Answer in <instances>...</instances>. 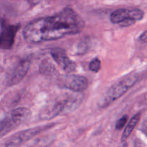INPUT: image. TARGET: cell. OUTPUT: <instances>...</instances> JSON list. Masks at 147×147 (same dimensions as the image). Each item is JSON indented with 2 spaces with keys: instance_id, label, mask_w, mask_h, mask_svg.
Listing matches in <instances>:
<instances>
[{
  "instance_id": "10",
  "label": "cell",
  "mask_w": 147,
  "mask_h": 147,
  "mask_svg": "<svg viewBox=\"0 0 147 147\" xmlns=\"http://www.w3.org/2000/svg\"><path fill=\"white\" fill-rule=\"evenodd\" d=\"M50 54L53 60L66 73H71L76 70L77 65L76 63L67 57L64 49L60 47L53 48L50 51Z\"/></svg>"
},
{
  "instance_id": "2",
  "label": "cell",
  "mask_w": 147,
  "mask_h": 147,
  "mask_svg": "<svg viewBox=\"0 0 147 147\" xmlns=\"http://www.w3.org/2000/svg\"><path fill=\"white\" fill-rule=\"evenodd\" d=\"M139 80V77L135 73H130L128 76H125L123 78L121 79L119 81L115 83L108 90L105 94L103 100H101L100 106L106 107L113 101L119 99L125 94L132 86Z\"/></svg>"
},
{
  "instance_id": "5",
  "label": "cell",
  "mask_w": 147,
  "mask_h": 147,
  "mask_svg": "<svg viewBox=\"0 0 147 147\" xmlns=\"http://www.w3.org/2000/svg\"><path fill=\"white\" fill-rule=\"evenodd\" d=\"M53 124H49L44 126H38V127L32 128V129H26L22 131L16 133L9 138L7 139L1 145V147H19L22 144L34 137L41 132L50 129Z\"/></svg>"
},
{
  "instance_id": "8",
  "label": "cell",
  "mask_w": 147,
  "mask_h": 147,
  "mask_svg": "<svg viewBox=\"0 0 147 147\" xmlns=\"http://www.w3.org/2000/svg\"><path fill=\"white\" fill-rule=\"evenodd\" d=\"M20 24H9L2 20L1 22L0 47L2 50H9L12 47L16 34L20 30Z\"/></svg>"
},
{
  "instance_id": "3",
  "label": "cell",
  "mask_w": 147,
  "mask_h": 147,
  "mask_svg": "<svg viewBox=\"0 0 147 147\" xmlns=\"http://www.w3.org/2000/svg\"><path fill=\"white\" fill-rule=\"evenodd\" d=\"M31 114L30 110L27 108H18L7 113L1 121L0 134L1 137L28 120Z\"/></svg>"
},
{
  "instance_id": "14",
  "label": "cell",
  "mask_w": 147,
  "mask_h": 147,
  "mask_svg": "<svg viewBox=\"0 0 147 147\" xmlns=\"http://www.w3.org/2000/svg\"><path fill=\"white\" fill-rule=\"evenodd\" d=\"M128 121V116H123V117L121 118L120 119L117 121L116 123V130H121L124 127L126 123H127Z\"/></svg>"
},
{
  "instance_id": "18",
  "label": "cell",
  "mask_w": 147,
  "mask_h": 147,
  "mask_svg": "<svg viewBox=\"0 0 147 147\" xmlns=\"http://www.w3.org/2000/svg\"><path fill=\"white\" fill-rule=\"evenodd\" d=\"M136 147H144V146H140V145H139V146H138V145H137V146H136Z\"/></svg>"
},
{
  "instance_id": "6",
  "label": "cell",
  "mask_w": 147,
  "mask_h": 147,
  "mask_svg": "<svg viewBox=\"0 0 147 147\" xmlns=\"http://www.w3.org/2000/svg\"><path fill=\"white\" fill-rule=\"evenodd\" d=\"M58 86L63 88L80 93L87 89L88 80L84 76L69 74L59 79Z\"/></svg>"
},
{
  "instance_id": "12",
  "label": "cell",
  "mask_w": 147,
  "mask_h": 147,
  "mask_svg": "<svg viewBox=\"0 0 147 147\" xmlns=\"http://www.w3.org/2000/svg\"><path fill=\"white\" fill-rule=\"evenodd\" d=\"M40 72L42 75L45 76H53L56 72L55 66L53 63H50L48 60H45L42 61V64L40 66Z\"/></svg>"
},
{
  "instance_id": "9",
  "label": "cell",
  "mask_w": 147,
  "mask_h": 147,
  "mask_svg": "<svg viewBox=\"0 0 147 147\" xmlns=\"http://www.w3.org/2000/svg\"><path fill=\"white\" fill-rule=\"evenodd\" d=\"M75 100H56L47 104L40 113V119L42 120H50L55 117L60 113L63 112L65 109L69 107V105H71L72 102Z\"/></svg>"
},
{
  "instance_id": "15",
  "label": "cell",
  "mask_w": 147,
  "mask_h": 147,
  "mask_svg": "<svg viewBox=\"0 0 147 147\" xmlns=\"http://www.w3.org/2000/svg\"><path fill=\"white\" fill-rule=\"evenodd\" d=\"M139 40L142 42H147V31L144 32L140 36H139Z\"/></svg>"
},
{
  "instance_id": "17",
  "label": "cell",
  "mask_w": 147,
  "mask_h": 147,
  "mask_svg": "<svg viewBox=\"0 0 147 147\" xmlns=\"http://www.w3.org/2000/svg\"><path fill=\"white\" fill-rule=\"evenodd\" d=\"M40 1H41V0H28L29 2H30V4H33V5H35V4H38V3L40 2Z\"/></svg>"
},
{
  "instance_id": "13",
  "label": "cell",
  "mask_w": 147,
  "mask_h": 147,
  "mask_svg": "<svg viewBox=\"0 0 147 147\" xmlns=\"http://www.w3.org/2000/svg\"><path fill=\"white\" fill-rule=\"evenodd\" d=\"M100 68H101V62L100 59L98 57L93 58L89 64V70L94 73H98Z\"/></svg>"
},
{
  "instance_id": "7",
  "label": "cell",
  "mask_w": 147,
  "mask_h": 147,
  "mask_svg": "<svg viewBox=\"0 0 147 147\" xmlns=\"http://www.w3.org/2000/svg\"><path fill=\"white\" fill-rule=\"evenodd\" d=\"M31 62L29 60H22L19 62L7 73L5 77V83L7 86H13L20 83L27 75L30 67Z\"/></svg>"
},
{
  "instance_id": "11",
  "label": "cell",
  "mask_w": 147,
  "mask_h": 147,
  "mask_svg": "<svg viewBox=\"0 0 147 147\" xmlns=\"http://www.w3.org/2000/svg\"><path fill=\"white\" fill-rule=\"evenodd\" d=\"M140 118H141L140 113H136V114H135L134 116L131 119V120L129 121V122L128 123L126 127L125 128L124 131H123V134H122V136H121L122 142H125L128 139H129L131 134L132 133L134 129H135L136 126L138 124V123H139V120H140Z\"/></svg>"
},
{
  "instance_id": "4",
  "label": "cell",
  "mask_w": 147,
  "mask_h": 147,
  "mask_svg": "<svg viewBox=\"0 0 147 147\" xmlns=\"http://www.w3.org/2000/svg\"><path fill=\"white\" fill-rule=\"evenodd\" d=\"M144 16V11L139 9H119L111 13L110 20L113 24H117L122 27H127L142 20Z\"/></svg>"
},
{
  "instance_id": "16",
  "label": "cell",
  "mask_w": 147,
  "mask_h": 147,
  "mask_svg": "<svg viewBox=\"0 0 147 147\" xmlns=\"http://www.w3.org/2000/svg\"><path fill=\"white\" fill-rule=\"evenodd\" d=\"M142 131L147 136V118L143 123V125H142Z\"/></svg>"
},
{
  "instance_id": "1",
  "label": "cell",
  "mask_w": 147,
  "mask_h": 147,
  "mask_svg": "<svg viewBox=\"0 0 147 147\" xmlns=\"http://www.w3.org/2000/svg\"><path fill=\"white\" fill-rule=\"evenodd\" d=\"M84 26L81 17L71 8L66 7L54 15L32 21L24 27L23 36L28 43L37 44L78 34Z\"/></svg>"
}]
</instances>
